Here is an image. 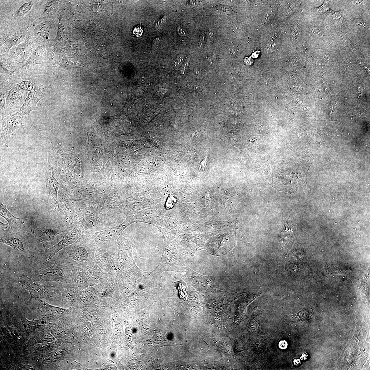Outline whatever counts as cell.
I'll return each mask as SVG.
<instances>
[{
  "instance_id": "1",
  "label": "cell",
  "mask_w": 370,
  "mask_h": 370,
  "mask_svg": "<svg viewBox=\"0 0 370 370\" xmlns=\"http://www.w3.org/2000/svg\"><path fill=\"white\" fill-rule=\"evenodd\" d=\"M54 264L45 270L40 271L38 278L43 282L70 283L73 266L63 259L53 260Z\"/></svg>"
},
{
  "instance_id": "2",
  "label": "cell",
  "mask_w": 370,
  "mask_h": 370,
  "mask_svg": "<svg viewBox=\"0 0 370 370\" xmlns=\"http://www.w3.org/2000/svg\"><path fill=\"white\" fill-rule=\"evenodd\" d=\"M18 281L22 287L29 292V302L35 298L49 299L57 290L54 286L38 284L24 274L20 275Z\"/></svg>"
},
{
  "instance_id": "3",
  "label": "cell",
  "mask_w": 370,
  "mask_h": 370,
  "mask_svg": "<svg viewBox=\"0 0 370 370\" xmlns=\"http://www.w3.org/2000/svg\"><path fill=\"white\" fill-rule=\"evenodd\" d=\"M27 116L20 111L10 113L2 118L1 120V144L9 138L14 131L22 126Z\"/></svg>"
},
{
  "instance_id": "4",
  "label": "cell",
  "mask_w": 370,
  "mask_h": 370,
  "mask_svg": "<svg viewBox=\"0 0 370 370\" xmlns=\"http://www.w3.org/2000/svg\"><path fill=\"white\" fill-rule=\"evenodd\" d=\"M1 89L5 94L7 109L10 110L19 108L27 96V92L16 84H9L6 82L2 83Z\"/></svg>"
},
{
  "instance_id": "5",
  "label": "cell",
  "mask_w": 370,
  "mask_h": 370,
  "mask_svg": "<svg viewBox=\"0 0 370 370\" xmlns=\"http://www.w3.org/2000/svg\"><path fill=\"white\" fill-rule=\"evenodd\" d=\"M47 95L45 86L36 84L33 90L29 92L24 100L22 106L20 108V111L27 116L29 115L31 111L36 110L38 101Z\"/></svg>"
},
{
  "instance_id": "6",
  "label": "cell",
  "mask_w": 370,
  "mask_h": 370,
  "mask_svg": "<svg viewBox=\"0 0 370 370\" xmlns=\"http://www.w3.org/2000/svg\"><path fill=\"white\" fill-rule=\"evenodd\" d=\"M79 238V234L76 230H68L62 240L56 245L45 250L43 259H42V262L45 263L51 260L59 251L66 247L75 243Z\"/></svg>"
},
{
  "instance_id": "7",
  "label": "cell",
  "mask_w": 370,
  "mask_h": 370,
  "mask_svg": "<svg viewBox=\"0 0 370 370\" xmlns=\"http://www.w3.org/2000/svg\"><path fill=\"white\" fill-rule=\"evenodd\" d=\"M45 178L46 187L45 200L59 208L58 200V191L59 184L54 175L53 167L51 165L47 166L45 170Z\"/></svg>"
},
{
  "instance_id": "8",
  "label": "cell",
  "mask_w": 370,
  "mask_h": 370,
  "mask_svg": "<svg viewBox=\"0 0 370 370\" xmlns=\"http://www.w3.org/2000/svg\"><path fill=\"white\" fill-rule=\"evenodd\" d=\"M0 241L12 247L27 258L30 259L33 256L27 245L25 240L22 237L9 234H1Z\"/></svg>"
},
{
  "instance_id": "9",
  "label": "cell",
  "mask_w": 370,
  "mask_h": 370,
  "mask_svg": "<svg viewBox=\"0 0 370 370\" xmlns=\"http://www.w3.org/2000/svg\"><path fill=\"white\" fill-rule=\"evenodd\" d=\"M62 259L68 262L75 267H79L84 262L89 260L88 251L82 247L69 250L63 256Z\"/></svg>"
},
{
  "instance_id": "10",
  "label": "cell",
  "mask_w": 370,
  "mask_h": 370,
  "mask_svg": "<svg viewBox=\"0 0 370 370\" xmlns=\"http://www.w3.org/2000/svg\"><path fill=\"white\" fill-rule=\"evenodd\" d=\"M33 233L43 244L45 249L47 244L51 241L54 242L56 236L60 234L58 230L50 228H36L34 230Z\"/></svg>"
},
{
  "instance_id": "11",
  "label": "cell",
  "mask_w": 370,
  "mask_h": 370,
  "mask_svg": "<svg viewBox=\"0 0 370 370\" xmlns=\"http://www.w3.org/2000/svg\"><path fill=\"white\" fill-rule=\"evenodd\" d=\"M313 313L312 309L305 308L295 314L285 316L284 319L285 323L289 325L294 323L301 324L310 319Z\"/></svg>"
},
{
  "instance_id": "12",
  "label": "cell",
  "mask_w": 370,
  "mask_h": 370,
  "mask_svg": "<svg viewBox=\"0 0 370 370\" xmlns=\"http://www.w3.org/2000/svg\"><path fill=\"white\" fill-rule=\"evenodd\" d=\"M126 222L124 223L123 225L114 227L98 232L100 240L104 241H109L117 238L123 232V230L131 224L129 223L127 224Z\"/></svg>"
},
{
  "instance_id": "13",
  "label": "cell",
  "mask_w": 370,
  "mask_h": 370,
  "mask_svg": "<svg viewBox=\"0 0 370 370\" xmlns=\"http://www.w3.org/2000/svg\"><path fill=\"white\" fill-rule=\"evenodd\" d=\"M40 303V311L45 317L50 320H54L57 316L64 312L66 310L51 305L42 300H41Z\"/></svg>"
},
{
  "instance_id": "14",
  "label": "cell",
  "mask_w": 370,
  "mask_h": 370,
  "mask_svg": "<svg viewBox=\"0 0 370 370\" xmlns=\"http://www.w3.org/2000/svg\"><path fill=\"white\" fill-rule=\"evenodd\" d=\"M77 287H85L86 282L83 271L80 267L73 269L71 276V282Z\"/></svg>"
},
{
  "instance_id": "15",
  "label": "cell",
  "mask_w": 370,
  "mask_h": 370,
  "mask_svg": "<svg viewBox=\"0 0 370 370\" xmlns=\"http://www.w3.org/2000/svg\"><path fill=\"white\" fill-rule=\"evenodd\" d=\"M0 206V215L7 221L10 226L12 228H17L23 224L24 222L20 219L13 216L7 209L6 205L3 204L1 202Z\"/></svg>"
},
{
  "instance_id": "16",
  "label": "cell",
  "mask_w": 370,
  "mask_h": 370,
  "mask_svg": "<svg viewBox=\"0 0 370 370\" xmlns=\"http://www.w3.org/2000/svg\"><path fill=\"white\" fill-rule=\"evenodd\" d=\"M40 320H36L33 319L32 320L29 321L27 319L24 318L23 323L24 327L27 333H31L34 330L40 327V326L38 324V321Z\"/></svg>"
},
{
  "instance_id": "17",
  "label": "cell",
  "mask_w": 370,
  "mask_h": 370,
  "mask_svg": "<svg viewBox=\"0 0 370 370\" xmlns=\"http://www.w3.org/2000/svg\"><path fill=\"white\" fill-rule=\"evenodd\" d=\"M32 2L31 1L24 3L20 6L18 11L16 13L17 16L21 17L25 15L32 8Z\"/></svg>"
},
{
  "instance_id": "18",
  "label": "cell",
  "mask_w": 370,
  "mask_h": 370,
  "mask_svg": "<svg viewBox=\"0 0 370 370\" xmlns=\"http://www.w3.org/2000/svg\"><path fill=\"white\" fill-rule=\"evenodd\" d=\"M20 88L27 92L33 90L34 85L30 81H23L19 83L16 84Z\"/></svg>"
},
{
  "instance_id": "19",
  "label": "cell",
  "mask_w": 370,
  "mask_h": 370,
  "mask_svg": "<svg viewBox=\"0 0 370 370\" xmlns=\"http://www.w3.org/2000/svg\"><path fill=\"white\" fill-rule=\"evenodd\" d=\"M353 22L355 26L359 29L366 30L368 27L367 22L361 19H355Z\"/></svg>"
},
{
  "instance_id": "20",
  "label": "cell",
  "mask_w": 370,
  "mask_h": 370,
  "mask_svg": "<svg viewBox=\"0 0 370 370\" xmlns=\"http://www.w3.org/2000/svg\"><path fill=\"white\" fill-rule=\"evenodd\" d=\"M279 45V41L278 40L273 39L267 45L266 51L269 53L272 52L276 49Z\"/></svg>"
},
{
  "instance_id": "21",
  "label": "cell",
  "mask_w": 370,
  "mask_h": 370,
  "mask_svg": "<svg viewBox=\"0 0 370 370\" xmlns=\"http://www.w3.org/2000/svg\"><path fill=\"white\" fill-rule=\"evenodd\" d=\"M1 89V114L3 115L5 113L7 107L5 94L3 90Z\"/></svg>"
},
{
  "instance_id": "22",
  "label": "cell",
  "mask_w": 370,
  "mask_h": 370,
  "mask_svg": "<svg viewBox=\"0 0 370 370\" xmlns=\"http://www.w3.org/2000/svg\"><path fill=\"white\" fill-rule=\"evenodd\" d=\"M312 32L314 35L317 37L322 38L325 37L323 31L318 27H314Z\"/></svg>"
},
{
  "instance_id": "23",
  "label": "cell",
  "mask_w": 370,
  "mask_h": 370,
  "mask_svg": "<svg viewBox=\"0 0 370 370\" xmlns=\"http://www.w3.org/2000/svg\"><path fill=\"white\" fill-rule=\"evenodd\" d=\"M54 1L48 2L44 10V13L45 14H47L50 13L51 10L54 9Z\"/></svg>"
},
{
  "instance_id": "24",
  "label": "cell",
  "mask_w": 370,
  "mask_h": 370,
  "mask_svg": "<svg viewBox=\"0 0 370 370\" xmlns=\"http://www.w3.org/2000/svg\"><path fill=\"white\" fill-rule=\"evenodd\" d=\"M143 28L140 26H139L136 27L133 31V33L136 37H140L142 36L143 33Z\"/></svg>"
},
{
  "instance_id": "25",
  "label": "cell",
  "mask_w": 370,
  "mask_h": 370,
  "mask_svg": "<svg viewBox=\"0 0 370 370\" xmlns=\"http://www.w3.org/2000/svg\"><path fill=\"white\" fill-rule=\"evenodd\" d=\"M300 34V31L298 27H295L294 30H293L292 35L293 39L294 40H297L299 37Z\"/></svg>"
},
{
  "instance_id": "26",
  "label": "cell",
  "mask_w": 370,
  "mask_h": 370,
  "mask_svg": "<svg viewBox=\"0 0 370 370\" xmlns=\"http://www.w3.org/2000/svg\"><path fill=\"white\" fill-rule=\"evenodd\" d=\"M167 19L166 16H163L155 24V27L156 28H160L162 27L166 22Z\"/></svg>"
},
{
  "instance_id": "27",
  "label": "cell",
  "mask_w": 370,
  "mask_h": 370,
  "mask_svg": "<svg viewBox=\"0 0 370 370\" xmlns=\"http://www.w3.org/2000/svg\"><path fill=\"white\" fill-rule=\"evenodd\" d=\"M317 9L318 11L320 12H326L329 11L330 10V7L327 4L324 3L322 6Z\"/></svg>"
},
{
  "instance_id": "28",
  "label": "cell",
  "mask_w": 370,
  "mask_h": 370,
  "mask_svg": "<svg viewBox=\"0 0 370 370\" xmlns=\"http://www.w3.org/2000/svg\"><path fill=\"white\" fill-rule=\"evenodd\" d=\"M162 38L160 37H157L153 40L152 43V47L153 48H155L158 46L160 41L162 40Z\"/></svg>"
},
{
  "instance_id": "29",
  "label": "cell",
  "mask_w": 370,
  "mask_h": 370,
  "mask_svg": "<svg viewBox=\"0 0 370 370\" xmlns=\"http://www.w3.org/2000/svg\"><path fill=\"white\" fill-rule=\"evenodd\" d=\"M177 30L178 33L180 36H184L186 34V31L184 28L181 24H179L177 27Z\"/></svg>"
},
{
  "instance_id": "30",
  "label": "cell",
  "mask_w": 370,
  "mask_h": 370,
  "mask_svg": "<svg viewBox=\"0 0 370 370\" xmlns=\"http://www.w3.org/2000/svg\"><path fill=\"white\" fill-rule=\"evenodd\" d=\"M339 37L341 41L343 42L344 44L347 45L349 44L348 38L344 34L341 33L340 34Z\"/></svg>"
},
{
  "instance_id": "31",
  "label": "cell",
  "mask_w": 370,
  "mask_h": 370,
  "mask_svg": "<svg viewBox=\"0 0 370 370\" xmlns=\"http://www.w3.org/2000/svg\"><path fill=\"white\" fill-rule=\"evenodd\" d=\"M279 348L282 349H285L288 346V343L285 341H281L279 343Z\"/></svg>"
},
{
  "instance_id": "32",
  "label": "cell",
  "mask_w": 370,
  "mask_h": 370,
  "mask_svg": "<svg viewBox=\"0 0 370 370\" xmlns=\"http://www.w3.org/2000/svg\"><path fill=\"white\" fill-rule=\"evenodd\" d=\"M333 17L334 19L336 20H339L341 19L342 14L340 12H336L333 14Z\"/></svg>"
},
{
  "instance_id": "33",
  "label": "cell",
  "mask_w": 370,
  "mask_h": 370,
  "mask_svg": "<svg viewBox=\"0 0 370 370\" xmlns=\"http://www.w3.org/2000/svg\"><path fill=\"white\" fill-rule=\"evenodd\" d=\"M352 2L354 5L357 6H363L364 5L365 3L364 1H352Z\"/></svg>"
},
{
  "instance_id": "34",
  "label": "cell",
  "mask_w": 370,
  "mask_h": 370,
  "mask_svg": "<svg viewBox=\"0 0 370 370\" xmlns=\"http://www.w3.org/2000/svg\"><path fill=\"white\" fill-rule=\"evenodd\" d=\"M47 24L46 22L41 24L40 26L38 27V29H40L39 30L41 31H45L47 28Z\"/></svg>"
},
{
  "instance_id": "35",
  "label": "cell",
  "mask_w": 370,
  "mask_h": 370,
  "mask_svg": "<svg viewBox=\"0 0 370 370\" xmlns=\"http://www.w3.org/2000/svg\"><path fill=\"white\" fill-rule=\"evenodd\" d=\"M244 61L246 64L251 65L253 63V61L251 57H246L244 60Z\"/></svg>"
},
{
  "instance_id": "36",
  "label": "cell",
  "mask_w": 370,
  "mask_h": 370,
  "mask_svg": "<svg viewBox=\"0 0 370 370\" xmlns=\"http://www.w3.org/2000/svg\"><path fill=\"white\" fill-rule=\"evenodd\" d=\"M243 29V26L241 24H237L235 26V29L236 31H242V29Z\"/></svg>"
},
{
  "instance_id": "37",
  "label": "cell",
  "mask_w": 370,
  "mask_h": 370,
  "mask_svg": "<svg viewBox=\"0 0 370 370\" xmlns=\"http://www.w3.org/2000/svg\"><path fill=\"white\" fill-rule=\"evenodd\" d=\"M183 57L182 56H179L176 58V64L177 65H179L181 62H182Z\"/></svg>"
},
{
  "instance_id": "38",
  "label": "cell",
  "mask_w": 370,
  "mask_h": 370,
  "mask_svg": "<svg viewBox=\"0 0 370 370\" xmlns=\"http://www.w3.org/2000/svg\"><path fill=\"white\" fill-rule=\"evenodd\" d=\"M189 2V4L191 5L196 6L200 4V2L199 1H190Z\"/></svg>"
},
{
  "instance_id": "39",
  "label": "cell",
  "mask_w": 370,
  "mask_h": 370,
  "mask_svg": "<svg viewBox=\"0 0 370 370\" xmlns=\"http://www.w3.org/2000/svg\"><path fill=\"white\" fill-rule=\"evenodd\" d=\"M214 30L213 29H211L208 31V35L209 37H211L214 33Z\"/></svg>"
},
{
  "instance_id": "40",
  "label": "cell",
  "mask_w": 370,
  "mask_h": 370,
  "mask_svg": "<svg viewBox=\"0 0 370 370\" xmlns=\"http://www.w3.org/2000/svg\"><path fill=\"white\" fill-rule=\"evenodd\" d=\"M260 51H256L255 53H253L252 55V57L253 58H256L259 56Z\"/></svg>"
}]
</instances>
